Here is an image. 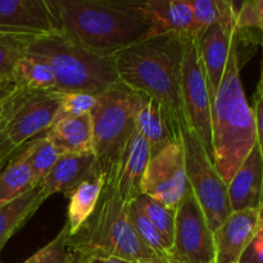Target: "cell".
I'll use <instances>...</instances> for the list:
<instances>
[{"label": "cell", "mask_w": 263, "mask_h": 263, "mask_svg": "<svg viewBox=\"0 0 263 263\" xmlns=\"http://www.w3.org/2000/svg\"><path fill=\"white\" fill-rule=\"evenodd\" d=\"M186 36L175 32L152 36L113 55L118 80L157 103L179 138L186 122L181 94Z\"/></svg>", "instance_id": "cell-1"}, {"label": "cell", "mask_w": 263, "mask_h": 263, "mask_svg": "<svg viewBox=\"0 0 263 263\" xmlns=\"http://www.w3.org/2000/svg\"><path fill=\"white\" fill-rule=\"evenodd\" d=\"M50 4L61 33L102 55L113 57L152 37L144 2L57 0Z\"/></svg>", "instance_id": "cell-2"}, {"label": "cell", "mask_w": 263, "mask_h": 263, "mask_svg": "<svg viewBox=\"0 0 263 263\" xmlns=\"http://www.w3.org/2000/svg\"><path fill=\"white\" fill-rule=\"evenodd\" d=\"M213 164L226 185L257 144L253 108L249 105L240 79L236 30L228 66L212 102Z\"/></svg>", "instance_id": "cell-3"}, {"label": "cell", "mask_w": 263, "mask_h": 263, "mask_svg": "<svg viewBox=\"0 0 263 263\" xmlns=\"http://www.w3.org/2000/svg\"><path fill=\"white\" fill-rule=\"evenodd\" d=\"M68 249L80 261L90 257H116L135 263L154 256L128 221L127 204L122 202L116 186V167L108 171L92 215L76 234L68 236Z\"/></svg>", "instance_id": "cell-4"}, {"label": "cell", "mask_w": 263, "mask_h": 263, "mask_svg": "<svg viewBox=\"0 0 263 263\" xmlns=\"http://www.w3.org/2000/svg\"><path fill=\"white\" fill-rule=\"evenodd\" d=\"M27 53L50 64L59 92L98 95L120 81L113 57L94 53L61 32L32 39Z\"/></svg>", "instance_id": "cell-5"}, {"label": "cell", "mask_w": 263, "mask_h": 263, "mask_svg": "<svg viewBox=\"0 0 263 263\" xmlns=\"http://www.w3.org/2000/svg\"><path fill=\"white\" fill-rule=\"evenodd\" d=\"M140 94L118 81L97 95L91 113L92 151L104 174L120 162L126 144L136 130L135 112Z\"/></svg>", "instance_id": "cell-6"}, {"label": "cell", "mask_w": 263, "mask_h": 263, "mask_svg": "<svg viewBox=\"0 0 263 263\" xmlns=\"http://www.w3.org/2000/svg\"><path fill=\"white\" fill-rule=\"evenodd\" d=\"M181 144L189 186L207 218L211 230L215 231L233 213L228 185L217 174L213 161L187 121L181 126Z\"/></svg>", "instance_id": "cell-7"}, {"label": "cell", "mask_w": 263, "mask_h": 263, "mask_svg": "<svg viewBox=\"0 0 263 263\" xmlns=\"http://www.w3.org/2000/svg\"><path fill=\"white\" fill-rule=\"evenodd\" d=\"M181 94L185 118L213 161L212 98L208 89L204 67L200 59L198 39L194 36L185 37Z\"/></svg>", "instance_id": "cell-8"}, {"label": "cell", "mask_w": 263, "mask_h": 263, "mask_svg": "<svg viewBox=\"0 0 263 263\" xmlns=\"http://www.w3.org/2000/svg\"><path fill=\"white\" fill-rule=\"evenodd\" d=\"M61 92L12 90L5 112V130L15 148H22L55 123Z\"/></svg>", "instance_id": "cell-9"}, {"label": "cell", "mask_w": 263, "mask_h": 263, "mask_svg": "<svg viewBox=\"0 0 263 263\" xmlns=\"http://www.w3.org/2000/svg\"><path fill=\"white\" fill-rule=\"evenodd\" d=\"M170 254L182 263H216L213 231L192 189L176 208Z\"/></svg>", "instance_id": "cell-10"}, {"label": "cell", "mask_w": 263, "mask_h": 263, "mask_svg": "<svg viewBox=\"0 0 263 263\" xmlns=\"http://www.w3.org/2000/svg\"><path fill=\"white\" fill-rule=\"evenodd\" d=\"M189 189L181 140L151 157L141 180V194L176 210Z\"/></svg>", "instance_id": "cell-11"}, {"label": "cell", "mask_w": 263, "mask_h": 263, "mask_svg": "<svg viewBox=\"0 0 263 263\" xmlns=\"http://www.w3.org/2000/svg\"><path fill=\"white\" fill-rule=\"evenodd\" d=\"M61 32L50 2L0 0V33L22 37H43Z\"/></svg>", "instance_id": "cell-12"}, {"label": "cell", "mask_w": 263, "mask_h": 263, "mask_svg": "<svg viewBox=\"0 0 263 263\" xmlns=\"http://www.w3.org/2000/svg\"><path fill=\"white\" fill-rule=\"evenodd\" d=\"M258 229V210L233 212L213 231L216 263H239L240 257L254 240Z\"/></svg>", "instance_id": "cell-13"}, {"label": "cell", "mask_w": 263, "mask_h": 263, "mask_svg": "<svg viewBox=\"0 0 263 263\" xmlns=\"http://www.w3.org/2000/svg\"><path fill=\"white\" fill-rule=\"evenodd\" d=\"M98 171L102 170L94 152L63 154L39 185L46 198L57 193L69 194Z\"/></svg>", "instance_id": "cell-14"}, {"label": "cell", "mask_w": 263, "mask_h": 263, "mask_svg": "<svg viewBox=\"0 0 263 263\" xmlns=\"http://www.w3.org/2000/svg\"><path fill=\"white\" fill-rule=\"evenodd\" d=\"M151 159V149L138 130L126 144L116 166V186L121 199L128 204L141 194V180Z\"/></svg>", "instance_id": "cell-15"}, {"label": "cell", "mask_w": 263, "mask_h": 263, "mask_svg": "<svg viewBox=\"0 0 263 263\" xmlns=\"http://www.w3.org/2000/svg\"><path fill=\"white\" fill-rule=\"evenodd\" d=\"M229 200L233 212L258 210L263 198V158L254 145L228 184Z\"/></svg>", "instance_id": "cell-16"}, {"label": "cell", "mask_w": 263, "mask_h": 263, "mask_svg": "<svg viewBox=\"0 0 263 263\" xmlns=\"http://www.w3.org/2000/svg\"><path fill=\"white\" fill-rule=\"evenodd\" d=\"M235 28L223 27L220 23L212 25L198 39L200 59L204 67L212 102L220 87L221 80L228 66L231 41Z\"/></svg>", "instance_id": "cell-17"}, {"label": "cell", "mask_w": 263, "mask_h": 263, "mask_svg": "<svg viewBox=\"0 0 263 263\" xmlns=\"http://www.w3.org/2000/svg\"><path fill=\"white\" fill-rule=\"evenodd\" d=\"M144 9L152 23V36L175 32L199 37L189 0H151L144 2Z\"/></svg>", "instance_id": "cell-18"}, {"label": "cell", "mask_w": 263, "mask_h": 263, "mask_svg": "<svg viewBox=\"0 0 263 263\" xmlns=\"http://www.w3.org/2000/svg\"><path fill=\"white\" fill-rule=\"evenodd\" d=\"M136 130L141 134L151 149V157L181 138L175 135L166 116L157 103L140 94L135 112Z\"/></svg>", "instance_id": "cell-19"}, {"label": "cell", "mask_w": 263, "mask_h": 263, "mask_svg": "<svg viewBox=\"0 0 263 263\" xmlns=\"http://www.w3.org/2000/svg\"><path fill=\"white\" fill-rule=\"evenodd\" d=\"M46 199L37 184L15 199L0 205V251Z\"/></svg>", "instance_id": "cell-20"}, {"label": "cell", "mask_w": 263, "mask_h": 263, "mask_svg": "<svg viewBox=\"0 0 263 263\" xmlns=\"http://www.w3.org/2000/svg\"><path fill=\"white\" fill-rule=\"evenodd\" d=\"M46 135L63 154L94 152L91 115L59 121L46 131Z\"/></svg>", "instance_id": "cell-21"}, {"label": "cell", "mask_w": 263, "mask_h": 263, "mask_svg": "<svg viewBox=\"0 0 263 263\" xmlns=\"http://www.w3.org/2000/svg\"><path fill=\"white\" fill-rule=\"evenodd\" d=\"M105 177L107 174L98 171L68 194L69 203L66 223L68 225L69 235L76 234L95 211L104 189Z\"/></svg>", "instance_id": "cell-22"}, {"label": "cell", "mask_w": 263, "mask_h": 263, "mask_svg": "<svg viewBox=\"0 0 263 263\" xmlns=\"http://www.w3.org/2000/svg\"><path fill=\"white\" fill-rule=\"evenodd\" d=\"M13 86L26 91L57 90L55 76L50 64L41 57L26 51L13 71Z\"/></svg>", "instance_id": "cell-23"}, {"label": "cell", "mask_w": 263, "mask_h": 263, "mask_svg": "<svg viewBox=\"0 0 263 263\" xmlns=\"http://www.w3.org/2000/svg\"><path fill=\"white\" fill-rule=\"evenodd\" d=\"M31 167L22 149L0 171V205L15 199L35 186Z\"/></svg>", "instance_id": "cell-24"}, {"label": "cell", "mask_w": 263, "mask_h": 263, "mask_svg": "<svg viewBox=\"0 0 263 263\" xmlns=\"http://www.w3.org/2000/svg\"><path fill=\"white\" fill-rule=\"evenodd\" d=\"M21 149L30 164L35 184H39L63 156V153L51 143L46 133L28 141Z\"/></svg>", "instance_id": "cell-25"}, {"label": "cell", "mask_w": 263, "mask_h": 263, "mask_svg": "<svg viewBox=\"0 0 263 263\" xmlns=\"http://www.w3.org/2000/svg\"><path fill=\"white\" fill-rule=\"evenodd\" d=\"M32 39L0 33V91L12 89L13 71Z\"/></svg>", "instance_id": "cell-26"}, {"label": "cell", "mask_w": 263, "mask_h": 263, "mask_svg": "<svg viewBox=\"0 0 263 263\" xmlns=\"http://www.w3.org/2000/svg\"><path fill=\"white\" fill-rule=\"evenodd\" d=\"M136 203L143 210L146 217L151 220L154 228L158 230L163 240L171 249L172 241H174L175 234V217H176V210L162 204L158 200L148 197L145 194H140L136 198Z\"/></svg>", "instance_id": "cell-27"}, {"label": "cell", "mask_w": 263, "mask_h": 263, "mask_svg": "<svg viewBox=\"0 0 263 263\" xmlns=\"http://www.w3.org/2000/svg\"><path fill=\"white\" fill-rule=\"evenodd\" d=\"M127 216L136 235L154 254H158V256L170 254V248L166 241L163 240L158 230L154 228L151 220L146 217L143 210L139 207L135 199L127 204Z\"/></svg>", "instance_id": "cell-28"}, {"label": "cell", "mask_w": 263, "mask_h": 263, "mask_svg": "<svg viewBox=\"0 0 263 263\" xmlns=\"http://www.w3.org/2000/svg\"><path fill=\"white\" fill-rule=\"evenodd\" d=\"M68 225L64 223L63 229L50 243L43 247L23 263H68L72 259L68 249Z\"/></svg>", "instance_id": "cell-29"}, {"label": "cell", "mask_w": 263, "mask_h": 263, "mask_svg": "<svg viewBox=\"0 0 263 263\" xmlns=\"http://www.w3.org/2000/svg\"><path fill=\"white\" fill-rule=\"evenodd\" d=\"M61 104L57 113L55 123L67 118L91 115L97 107V95L86 94V92H61Z\"/></svg>", "instance_id": "cell-30"}, {"label": "cell", "mask_w": 263, "mask_h": 263, "mask_svg": "<svg viewBox=\"0 0 263 263\" xmlns=\"http://www.w3.org/2000/svg\"><path fill=\"white\" fill-rule=\"evenodd\" d=\"M235 30L243 31L247 28H257L263 33V0L244 2L239 8L235 5Z\"/></svg>", "instance_id": "cell-31"}, {"label": "cell", "mask_w": 263, "mask_h": 263, "mask_svg": "<svg viewBox=\"0 0 263 263\" xmlns=\"http://www.w3.org/2000/svg\"><path fill=\"white\" fill-rule=\"evenodd\" d=\"M21 149V148H20ZM8 138L7 130H5V116L0 120V171L7 166L8 162L15 156L18 151Z\"/></svg>", "instance_id": "cell-32"}, {"label": "cell", "mask_w": 263, "mask_h": 263, "mask_svg": "<svg viewBox=\"0 0 263 263\" xmlns=\"http://www.w3.org/2000/svg\"><path fill=\"white\" fill-rule=\"evenodd\" d=\"M254 121H256V134H257V145L261 151L263 158V92L257 89L254 95Z\"/></svg>", "instance_id": "cell-33"}, {"label": "cell", "mask_w": 263, "mask_h": 263, "mask_svg": "<svg viewBox=\"0 0 263 263\" xmlns=\"http://www.w3.org/2000/svg\"><path fill=\"white\" fill-rule=\"evenodd\" d=\"M239 263H263V240L254 238L240 257Z\"/></svg>", "instance_id": "cell-34"}, {"label": "cell", "mask_w": 263, "mask_h": 263, "mask_svg": "<svg viewBox=\"0 0 263 263\" xmlns=\"http://www.w3.org/2000/svg\"><path fill=\"white\" fill-rule=\"evenodd\" d=\"M135 263H182L177 261L176 258L171 256V254H164V256H158V254H154V256L149 257V258L141 259Z\"/></svg>", "instance_id": "cell-35"}, {"label": "cell", "mask_w": 263, "mask_h": 263, "mask_svg": "<svg viewBox=\"0 0 263 263\" xmlns=\"http://www.w3.org/2000/svg\"><path fill=\"white\" fill-rule=\"evenodd\" d=\"M85 263H131L125 259L116 258V257H90L85 259Z\"/></svg>", "instance_id": "cell-36"}, {"label": "cell", "mask_w": 263, "mask_h": 263, "mask_svg": "<svg viewBox=\"0 0 263 263\" xmlns=\"http://www.w3.org/2000/svg\"><path fill=\"white\" fill-rule=\"evenodd\" d=\"M13 89H14V87H13ZM13 89H10V90H8V91L2 92V94H0V120L4 117L5 112H7V105H8V102H9L10 92H12Z\"/></svg>", "instance_id": "cell-37"}, {"label": "cell", "mask_w": 263, "mask_h": 263, "mask_svg": "<svg viewBox=\"0 0 263 263\" xmlns=\"http://www.w3.org/2000/svg\"><path fill=\"white\" fill-rule=\"evenodd\" d=\"M256 238L263 240V203L258 208V229H257Z\"/></svg>", "instance_id": "cell-38"}, {"label": "cell", "mask_w": 263, "mask_h": 263, "mask_svg": "<svg viewBox=\"0 0 263 263\" xmlns=\"http://www.w3.org/2000/svg\"><path fill=\"white\" fill-rule=\"evenodd\" d=\"M258 90H261L263 92V66H262V74H261V80H259V84H258V87H257Z\"/></svg>", "instance_id": "cell-39"}, {"label": "cell", "mask_w": 263, "mask_h": 263, "mask_svg": "<svg viewBox=\"0 0 263 263\" xmlns=\"http://www.w3.org/2000/svg\"><path fill=\"white\" fill-rule=\"evenodd\" d=\"M71 256H72V254H71ZM68 263H85V262L84 261H80V259H74L73 257H72V259Z\"/></svg>", "instance_id": "cell-40"}, {"label": "cell", "mask_w": 263, "mask_h": 263, "mask_svg": "<svg viewBox=\"0 0 263 263\" xmlns=\"http://www.w3.org/2000/svg\"><path fill=\"white\" fill-rule=\"evenodd\" d=\"M12 89H13V87H12ZM10 90V89H9ZM5 91H8V90H5ZM5 91H0V94H2V92H5Z\"/></svg>", "instance_id": "cell-41"}, {"label": "cell", "mask_w": 263, "mask_h": 263, "mask_svg": "<svg viewBox=\"0 0 263 263\" xmlns=\"http://www.w3.org/2000/svg\"><path fill=\"white\" fill-rule=\"evenodd\" d=\"M262 203H263V198H262Z\"/></svg>", "instance_id": "cell-42"}]
</instances>
